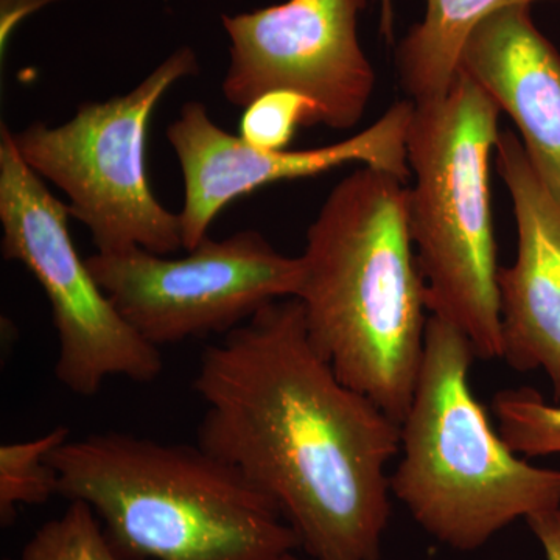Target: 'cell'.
Segmentation results:
<instances>
[{"instance_id": "1", "label": "cell", "mask_w": 560, "mask_h": 560, "mask_svg": "<svg viewBox=\"0 0 560 560\" xmlns=\"http://www.w3.org/2000/svg\"><path fill=\"white\" fill-rule=\"evenodd\" d=\"M198 445L275 501L313 560H381L400 423L338 377L296 298L201 353Z\"/></svg>"}, {"instance_id": "2", "label": "cell", "mask_w": 560, "mask_h": 560, "mask_svg": "<svg viewBox=\"0 0 560 560\" xmlns=\"http://www.w3.org/2000/svg\"><path fill=\"white\" fill-rule=\"evenodd\" d=\"M296 300L342 383L401 422L422 364L425 283L408 228V184L361 167L331 189L305 237Z\"/></svg>"}, {"instance_id": "3", "label": "cell", "mask_w": 560, "mask_h": 560, "mask_svg": "<svg viewBox=\"0 0 560 560\" xmlns=\"http://www.w3.org/2000/svg\"><path fill=\"white\" fill-rule=\"evenodd\" d=\"M120 560H276L301 548L275 501L200 445L106 431L49 456Z\"/></svg>"}, {"instance_id": "4", "label": "cell", "mask_w": 560, "mask_h": 560, "mask_svg": "<svg viewBox=\"0 0 560 560\" xmlns=\"http://www.w3.org/2000/svg\"><path fill=\"white\" fill-rule=\"evenodd\" d=\"M474 346L431 315L422 364L400 422L390 493L430 536L475 551L517 518L560 506V471L518 458L470 388Z\"/></svg>"}, {"instance_id": "5", "label": "cell", "mask_w": 560, "mask_h": 560, "mask_svg": "<svg viewBox=\"0 0 560 560\" xmlns=\"http://www.w3.org/2000/svg\"><path fill=\"white\" fill-rule=\"evenodd\" d=\"M500 108L459 70L438 101L416 103L408 132V228L427 308L466 335L477 359H501L490 160Z\"/></svg>"}, {"instance_id": "6", "label": "cell", "mask_w": 560, "mask_h": 560, "mask_svg": "<svg viewBox=\"0 0 560 560\" xmlns=\"http://www.w3.org/2000/svg\"><path fill=\"white\" fill-rule=\"evenodd\" d=\"M198 72L197 51L183 46L128 94L81 103L60 127L32 121L11 131L25 164L65 191L70 217L90 230L97 253L142 248L168 256L184 249L179 213L151 190L147 138L158 103Z\"/></svg>"}, {"instance_id": "7", "label": "cell", "mask_w": 560, "mask_h": 560, "mask_svg": "<svg viewBox=\"0 0 560 560\" xmlns=\"http://www.w3.org/2000/svg\"><path fill=\"white\" fill-rule=\"evenodd\" d=\"M69 206L57 200L0 127V224L3 259L20 261L50 302L57 330L55 377L77 396H95L113 377L156 381L160 348L132 329L81 259L69 232Z\"/></svg>"}, {"instance_id": "8", "label": "cell", "mask_w": 560, "mask_h": 560, "mask_svg": "<svg viewBox=\"0 0 560 560\" xmlns=\"http://www.w3.org/2000/svg\"><path fill=\"white\" fill-rule=\"evenodd\" d=\"M86 264L121 318L156 348L224 337L265 305L296 298L304 272L301 256L280 254L257 231L206 237L180 259L130 248Z\"/></svg>"}, {"instance_id": "9", "label": "cell", "mask_w": 560, "mask_h": 560, "mask_svg": "<svg viewBox=\"0 0 560 560\" xmlns=\"http://www.w3.org/2000/svg\"><path fill=\"white\" fill-rule=\"evenodd\" d=\"M370 0H285L223 14L230 68L223 94L246 108L272 91L304 95L318 125L352 130L375 90V69L360 43V16Z\"/></svg>"}, {"instance_id": "10", "label": "cell", "mask_w": 560, "mask_h": 560, "mask_svg": "<svg viewBox=\"0 0 560 560\" xmlns=\"http://www.w3.org/2000/svg\"><path fill=\"white\" fill-rule=\"evenodd\" d=\"M415 108L410 98L396 102L371 127L318 149L260 150L220 128L202 103L187 102L167 128L186 187L179 212L184 249L189 253L209 237L210 224L232 201L279 180L363 164L410 184L407 142Z\"/></svg>"}, {"instance_id": "11", "label": "cell", "mask_w": 560, "mask_h": 560, "mask_svg": "<svg viewBox=\"0 0 560 560\" xmlns=\"http://www.w3.org/2000/svg\"><path fill=\"white\" fill-rule=\"evenodd\" d=\"M495 161L517 228L515 259L497 276L501 360L518 372L544 371L560 401V202L514 131L500 132Z\"/></svg>"}, {"instance_id": "12", "label": "cell", "mask_w": 560, "mask_h": 560, "mask_svg": "<svg viewBox=\"0 0 560 560\" xmlns=\"http://www.w3.org/2000/svg\"><path fill=\"white\" fill-rule=\"evenodd\" d=\"M459 70L511 117L530 164L560 202V51L530 5L486 18L464 44Z\"/></svg>"}, {"instance_id": "13", "label": "cell", "mask_w": 560, "mask_h": 560, "mask_svg": "<svg viewBox=\"0 0 560 560\" xmlns=\"http://www.w3.org/2000/svg\"><path fill=\"white\" fill-rule=\"evenodd\" d=\"M560 0H425L422 21L396 47L401 90L415 103L447 95L459 73L460 54L486 18L508 7Z\"/></svg>"}, {"instance_id": "14", "label": "cell", "mask_w": 560, "mask_h": 560, "mask_svg": "<svg viewBox=\"0 0 560 560\" xmlns=\"http://www.w3.org/2000/svg\"><path fill=\"white\" fill-rule=\"evenodd\" d=\"M70 431L57 427L31 441L11 442L0 447V518L9 526L20 506L43 504L58 495V474L50 466L55 448L69 441Z\"/></svg>"}, {"instance_id": "15", "label": "cell", "mask_w": 560, "mask_h": 560, "mask_svg": "<svg viewBox=\"0 0 560 560\" xmlns=\"http://www.w3.org/2000/svg\"><path fill=\"white\" fill-rule=\"evenodd\" d=\"M499 433L515 453L528 458L560 453V405L533 388L503 389L493 396Z\"/></svg>"}, {"instance_id": "16", "label": "cell", "mask_w": 560, "mask_h": 560, "mask_svg": "<svg viewBox=\"0 0 560 560\" xmlns=\"http://www.w3.org/2000/svg\"><path fill=\"white\" fill-rule=\"evenodd\" d=\"M21 560H120L90 504L69 501L61 517L44 523L22 550Z\"/></svg>"}, {"instance_id": "17", "label": "cell", "mask_w": 560, "mask_h": 560, "mask_svg": "<svg viewBox=\"0 0 560 560\" xmlns=\"http://www.w3.org/2000/svg\"><path fill=\"white\" fill-rule=\"evenodd\" d=\"M301 125H318V109L304 95L272 91L246 106L241 138L260 150H287Z\"/></svg>"}, {"instance_id": "18", "label": "cell", "mask_w": 560, "mask_h": 560, "mask_svg": "<svg viewBox=\"0 0 560 560\" xmlns=\"http://www.w3.org/2000/svg\"><path fill=\"white\" fill-rule=\"evenodd\" d=\"M55 2H61V0H0V60L2 62L5 60L11 36L22 22Z\"/></svg>"}, {"instance_id": "19", "label": "cell", "mask_w": 560, "mask_h": 560, "mask_svg": "<svg viewBox=\"0 0 560 560\" xmlns=\"http://www.w3.org/2000/svg\"><path fill=\"white\" fill-rule=\"evenodd\" d=\"M547 560H560V506L526 518Z\"/></svg>"}, {"instance_id": "20", "label": "cell", "mask_w": 560, "mask_h": 560, "mask_svg": "<svg viewBox=\"0 0 560 560\" xmlns=\"http://www.w3.org/2000/svg\"><path fill=\"white\" fill-rule=\"evenodd\" d=\"M381 3V35L393 40L394 35V0H377Z\"/></svg>"}, {"instance_id": "21", "label": "cell", "mask_w": 560, "mask_h": 560, "mask_svg": "<svg viewBox=\"0 0 560 560\" xmlns=\"http://www.w3.org/2000/svg\"><path fill=\"white\" fill-rule=\"evenodd\" d=\"M276 560H304L298 558V556H294V552H287V555L280 556V558Z\"/></svg>"}]
</instances>
